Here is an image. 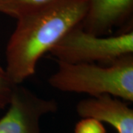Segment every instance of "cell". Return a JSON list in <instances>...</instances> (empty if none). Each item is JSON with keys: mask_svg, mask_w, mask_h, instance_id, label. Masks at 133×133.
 <instances>
[{"mask_svg": "<svg viewBox=\"0 0 133 133\" xmlns=\"http://www.w3.org/2000/svg\"><path fill=\"white\" fill-rule=\"evenodd\" d=\"M87 11L86 0H58L17 18L5 49L4 69L10 83L22 84L34 75L41 57L81 24Z\"/></svg>", "mask_w": 133, "mask_h": 133, "instance_id": "1", "label": "cell"}, {"mask_svg": "<svg viewBox=\"0 0 133 133\" xmlns=\"http://www.w3.org/2000/svg\"><path fill=\"white\" fill-rule=\"evenodd\" d=\"M57 64V70L48 78L49 84L57 90L90 97L109 95L133 101V54L109 65L62 62Z\"/></svg>", "mask_w": 133, "mask_h": 133, "instance_id": "2", "label": "cell"}, {"mask_svg": "<svg viewBox=\"0 0 133 133\" xmlns=\"http://www.w3.org/2000/svg\"><path fill=\"white\" fill-rule=\"evenodd\" d=\"M56 62L109 65L133 54V31L117 36H98L79 26L67 33L50 50Z\"/></svg>", "mask_w": 133, "mask_h": 133, "instance_id": "3", "label": "cell"}, {"mask_svg": "<svg viewBox=\"0 0 133 133\" xmlns=\"http://www.w3.org/2000/svg\"><path fill=\"white\" fill-rule=\"evenodd\" d=\"M8 110L0 118V133H41L40 120L57 112L53 98L39 97L22 84L14 85Z\"/></svg>", "mask_w": 133, "mask_h": 133, "instance_id": "4", "label": "cell"}, {"mask_svg": "<svg viewBox=\"0 0 133 133\" xmlns=\"http://www.w3.org/2000/svg\"><path fill=\"white\" fill-rule=\"evenodd\" d=\"M76 112L82 118H91L112 126L118 133H133V109L128 103L104 95L81 100Z\"/></svg>", "mask_w": 133, "mask_h": 133, "instance_id": "5", "label": "cell"}, {"mask_svg": "<svg viewBox=\"0 0 133 133\" xmlns=\"http://www.w3.org/2000/svg\"><path fill=\"white\" fill-rule=\"evenodd\" d=\"M87 11L80 27L87 33L107 36L132 14L133 0H86Z\"/></svg>", "mask_w": 133, "mask_h": 133, "instance_id": "6", "label": "cell"}, {"mask_svg": "<svg viewBox=\"0 0 133 133\" xmlns=\"http://www.w3.org/2000/svg\"><path fill=\"white\" fill-rule=\"evenodd\" d=\"M58 0H0V13L17 19Z\"/></svg>", "mask_w": 133, "mask_h": 133, "instance_id": "7", "label": "cell"}, {"mask_svg": "<svg viewBox=\"0 0 133 133\" xmlns=\"http://www.w3.org/2000/svg\"><path fill=\"white\" fill-rule=\"evenodd\" d=\"M102 123L94 118H82L76 125L74 133H106Z\"/></svg>", "mask_w": 133, "mask_h": 133, "instance_id": "8", "label": "cell"}, {"mask_svg": "<svg viewBox=\"0 0 133 133\" xmlns=\"http://www.w3.org/2000/svg\"><path fill=\"white\" fill-rule=\"evenodd\" d=\"M14 84L10 83L5 70H0V111L7 108L9 104Z\"/></svg>", "mask_w": 133, "mask_h": 133, "instance_id": "9", "label": "cell"}, {"mask_svg": "<svg viewBox=\"0 0 133 133\" xmlns=\"http://www.w3.org/2000/svg\"><path fill=\"white\" fill-rule=\"evenodd\" d=\"M0 70L2 71V70H5V69H4V67H2V65H1V64H0Z\"/></svg>", "mask_w": 133, "mask_h": 133, "instance_id": "10", "label": "cell"}]
</instances>
